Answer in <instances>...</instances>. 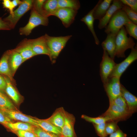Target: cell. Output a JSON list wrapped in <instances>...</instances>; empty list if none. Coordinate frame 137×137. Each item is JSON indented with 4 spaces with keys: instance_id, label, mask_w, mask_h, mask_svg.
Instances as JSON below:
<instances>
[{
    "instance_id": "1",
    "label": "cell",
    "mask_w": 137,
    "mask_h": 137,
    "mask_svg": "<svg viewBox=\"0 0 137 137\" xmlns=\"http://www.w3.org/2000/svg\"><path fill=\"white\" fill-rule=\"evenodd\" d=\"M127 33L123 26L117 34L116 38L115 56L118 58H125V51L128 49L134 48L135 44L133 39L128 37Z\"/></svg>"
},
{
    "instance_id": "2",
    "label": "cell",
    "mask_w": 137,
    "mask_h": 137,
    "mask_svg": "<svg viewBox=\"0 0 137 137\" xmlns=\"http://www.w3.org/2000/svg\"><path fill=\"white\" fill-rule=\"evenodd\" d=\"M130 21L124 11L122 9L119 10L111 18L105 27V31L107 34H111L116 35L122 27Z\"/></svg>"
},
{
    "instance_id": "3",
    "label": "cell",
    "mask_w": 137,
    "mask_h": 137,
    "mask_svg": "<svg viewBox=\"0 0 137 137\" xmlns=\"http://www.w3.org/2000/svg\"><path fill=\"white\" fill-rule=\"evenodd\" d=\"M31 8L28 23L25 26L19 29V32L21 35L28 36L36 27L40 25L46 26L48 24V18L40 14L33 6Z\"/></svg>"
},
{
    "instance_id": "4",
    "label": "cell",
    "mask_w": 137,
    "mask_h": 137,
    "mask_svg": "<svg viewBox=\"0 0 137 137\" xmlns=\"http://www.w3.org/2000/svg\"><path fill=\"white\" fill-rule=\"evenodd\" d=\"M47 46L49 49L50 57L56 58L65 46L66 43L72 36L52 37L46 34L44 35Z\"/></svg>"
},
{
    "instance_id": "5",
    "label": "cell",
    "mask_w": 137,
    "mask_h": 137,
    "mask_svg": "<svg viewBox=\"0 0 137 137\" xmlns=\"http://www.w3.org/2000/svg\"><path fill=\"white\" fill-rule=\"evenodd\" d=\"M132 115L128 110L110 102L108 109L101 115L108 118L110 121L118 122L126 120Z\"/></svg>"
},
{
    "instance_id": "6",
    "label": "cell",
    "mask_w": 137,
    "mask_h": 137,
    "mask_svg": "<svg viewBox=\"0 0 137 137\" xmlns=\"http://www.w3.org/2000/svg\"><path fill=\"white\" fill-rule=\"evenodd\" d=\"M33 2V0H31L21 1L18 7L14 11L13 15L10 14L3 19L8 23L11 29L14 28L20 18L32 8Z\"/></svg>"
},
{
    "instance_id": "7",
    "label": "cell",
    "mask_w": 137,
    "mask_h": 137,
    "mask_svg": "<svg viewBox=\"0 0 137 137\" xmlns=\"http://www.w3.org/2000/svg\"><path fill=\"white\" fill-rule=\"evenodd\" d=\"M116 64L114 60L110 57L105 50L103 49L102 60L100 66V74L104 85L107 82Z\"/></svg>"
},
{
    "instance_id": "8",
    "label": "cell",
    "mask_w": 137,
    "mask_h": 137,
    "mask_svg": "<svg viewBox=\"0 0 137 137\" xmlns=\"http://www.w3.org/2000/svg\"><path fill=\"white\" fill-rule=\"evenodd\" d=\"M137 59V46L131 49L129 56L119 63L116 64L109 78L115 77L120 78L128 67Z\"/></svg>"
},
{
    "instance_id": "9",
    "label": "cell",
    "mask_w": 137,
    "mask_h": 137,
    "mask_svg": "<svg viewBox=\"0 0 137 137\" xmlns=\"http://www.w3.org/2000/svg\"><path fill=\"white\" fill-rule=\"evenodd\" d=\"M120 79V78L115 77L109 78L106 84L104 85L109 102L121 95Z\"/></svg>"
},
{
    "instance_id": "10",
    "label": "cell",
    "mask_w": 137,
    "mask_h": 137,
    "mask_svg": "<svg viewBox=\"0 0 137 137\" xmlns=\"http://www.w3.org/2000/svg\"><path fill=\"white\" fill-rule=\"evenodd\" d=\"M77 11L66 8H59L53 14L61 21L64 26L67 28L73 23Z\"/></svg>"
},
{
    "instance_id": "11",
    "label": "cell",
    "mask_w": 137,
    "mask_h": 137,
    "mask_svg": "<svg viewBox=\"0 0 137 137\" xmlns=\"http://www.w3.org/2000/svg\"><path fill=\"white\" fill-rule=\"evenodd\" d=\"M29 40L32 49L36 55L45 54L50 57V52L44 35L35 39Z\"/></svg>"
},
{
    "instance_id": "12",
    "label": "cell",
    "mask_w": 137,
    "mask_h": 137,
    "mask_svg": "<svg viewBox=\"0 0 137 137\" xmlns=\"http://www.w3.org/2000/svg\"><path fill=\"white\" fill-rule=\"evenodd\" d=\"M1 109L11 120L19 121L20 122L28 123L36 127H39L37 124L36 118L26 115L15 109Z\"/></svg>"
},
{
    "instance_id": "13",
    "label": "cell",
    "mask_w": 137,
    "mask_h": 137,
    "mask_svg": "<svg viewBox=\"0 0 137 137\" xmlns=\"http://www.w3.org/2000/svg\"><path fill=\"white\" fill-rule=\"evenodd\" d=\"M112 3L104 16L99 21L98 27L100 29L105 28L114 13L122 9L123 4L120 0H113Z\"/></svg>"
},
{
    "instance_id": "14",
    "label": "cell",
    "mask_w": 137,
    "mask_h": 137,
    "mask_svg": "<svg viewBox=\"0 0 137 137\" xmlns=\"http://www.w3.org/2000/svg\"><path fill=\"white\" fill-rule=\"evenodd\" d=\"M64 117V124L61 129V134L64 137H77L74 129V117L65 110Z\"/></svg>"
},
{
    "instance_id": "15",
    "label": "cell",
    "mask_w": 137,
    "mask_h": 137,
    "mask_svg": "<svg viewBox=\"0 0 137 137\" xmlns=\"http://www.w3.org/2000/svg\"><path fill=\"white\" fill-rule=\"evenodd\" d=\"M121 95L124 99L127 105L128 110L132 115L137 111V98L121 84Z\"/></svg>"
},
{
    "instance_id": "16",
    "label": "cell",
    "mask_w": 137,
    "mask_h": 137,
    "mask_svg": "<svg viewBox=\"0 0 137 137\" xmlns=\"http://www.w3.org/2000/svg\"><path fill=\"white\" fill-rule=\"evenodd\" d=\"M13 50L20 54L23 62L36 55L32 49L29 39H24L19 45Z\"/></svg>"
},
{
    "instance_id": "17",
    "label": "cell",
    "mask_w": 137,
    "mask_h": 137,
    "mask_svg": "<svg viewBox=\"0 0 137 137\" xmlns=\"http://www.w3.org/2000/svg\"><path fill=\"white\" fill-rule=\"evenodd\" d=\"M112 0H99L94 7L93 16L95 20L99 21L104 16L112 3Z\"/></svg>"
},
{
    "instance_id": "18",
    "label": "cell",
    "mask_w": 137,
    "mask_h": 137,
    "mask_svg": "<svg viewBox=\"0 0 137 137\" xmlns=\"http://www.w3.org/2000/svg\"><path fill=\"white\" fill-rule=\"evenodd\" d=\"M116 36L111 34H107L106 38L101 44L103 49L105 50L110 57L114 60L115 56Z\"/></svg>"
},
{
    "instance_id": "19",
    "label": "cell",
    "mask_w": 137,
    "mask_h": 137,
    "mask_svg": "<svg viewBox=\"0 0 137 137\" xmlns=\"http://www.w3.org/2000/svg\"><path fill=\"white\" fill-rule=\"evenodd\" d=\"M64 111L62 107L58 108L50 117L46 119L55 126L62 129L64 123Z\"/></svg>"
},
{
    "instance_id": "20",
    "label": "cell",
    "mask_w": 137,
    "mask_h": 137,
    "mask_svg": "<svg viewBox=\"0 0 137 137\" xmlns=\"http://www.w3.org/2000/svg\"><path fill=\"white\" fill-rule=\"evenodd\" d=\"M94 9V7L87 14L81 19V21L84 22L87 25L93 35L95 43L98 45L100 42L95 32L94 27V22L95 19L93 16V12Z\"/></svg>"
},
{
    "instance_id": "21",
    "label": "cell",
    "mask_w": 137,
    "mask_h": 137,
    "mask_svg": "<svg viewBox=\"0 0 137 137\" xmlns=\"http://www.w3.org/2000/svg\"><path fill=\"white\" fill-rule=\"evenodd\" d=\"M9 52L10 67L13 74L15 73L20 65L24 62L22 56L18 52L14 50H9Z\"/></svg>"
},
{
    "instance_id": "22",
    "label": "cell",
    "mask_w": 137,
    "mask_h": 137,
    "mask_svg": "<svg viewBox=\"0 0 137 137\" xmlns=\"http://www.w3.org/2000/svg\"><path fill=\"white\" fill-rule=\"evenodd\" d=\"M6 127L15 132L18 130H21L28 131L33 133L36 127L28 123L19 122L10 123Z\"/></svg>"
},
{
    "instance_id": "23",
    "label": "cell",
    "mask_w": 137,
    "mask_h": 137,
    "mask_svg": "<svg viewBox=\"0 0 137 137\" xmlns=\"http://www.w3.org/2000/svg\"><path fill=\"white\" fill-rule=\"evenodd\" d=\"M9 52L7 51L4 54L0 60V74L5 75L12 80V73L8 64Z\"/></svg>"
},
{
    "instance_id": "24",
    "label": "cell",
    "mask_w": 137,
    "mask_h": 137,
    "mask_svg": "<svg viewBox=\"0 0 137 137\" xmlns=\"http://www.w3.org/2000/svg\"><path fill=\"white\" fill-rule=\"evenodd\" d=\"M36 119L38 125L42 129L58 135L61 134V129L55 126L46 119Z\"/></svg>"
},
{
    "instance_id": "25",
    "label": "cell",
    "mask_w": 137,
    "mask_h": 137,
    "mask_svg": "<svg viewBox=\"0 0 137 137\" xmlns=\"http://www.w3.org/2000/svg\"><path fill=\"white\" fill-rule=\"evenodd\" d=\"M58 8V0H46L43 7L42 15L48 18L52 15Z\"/></svg>"
},
{
    "instance_id": "26",
    "label": "cell",
    "mask_w": 137,
    "mask_h": 137,
    "mask_svg": "<svg viewBox=\"0 0 137 137\" xmlns=\"http://www.w3.org/2000/svg\"><path fill=\"white\" fill-rule=\"evenodd\" d=\"M5 79L6 83L5 88L6 93L15 103L18 104L20 100V97L19 94L10 80L7 78Z\"/></svg>"
},
{
    "instance_id": "27",
    "label": "cell",
    "mask_w": 137,
    "mask_h": 137,
    "mask_svg": "<svg viewBox=\"0 0 137 137\" xmlns=\"http://www.w3.org/2000/svg\"><path fill=\"white\" fill-rule=\"evenodd\" d=\"M59 8H66L77 11L80 7L79 1L76 0H58Z\"/></svg>"
},
{
    "instance_id": "28",
    "label": "cell",
    "mask_w": 137,
    "mask_h": 137,
    "mask_svg": "<svg viewBox=\"0 0 137 137\" xmlns=\"http://www.w3.org/2000/svg\"><path fill=\"white\" fill-rule=\"evenodd\" d=\"M81 118L87 122L96 125H98L110 121L108 118L101 115L98 117H93L85 115H82L81 116Z\"/></svg>"
},
{
    "instance_id": "29",
    "label": "cell",
    "mask_w": 137,
    "mask_h": 137,
    "mask_svg": "<svg viewBox=\"0 0 137 137\" xmlns=\"http://www.w3.org/2000/svg\"><path fill=\"white\" fill-rule=\"evenodd\" d=\"M16 108L8 98L0 91V109H16Z\"/></svg>"
},
{
    "instance_id": "30",
    "label": "cell",
    "mask_w": 137,
    "mask_h": 137,
    "mask_svg": "<svg viewBox=\"0 0 137 137\" xmlns=\"http://www.w3.org/2000/svg\"><path fill=\"white\" fill-rule=\"evenodd\" d=\"M124 26L125 28L127 34L129 35L136 40L137 39V25L131 21L130 22L126 24Z\"/></svg>"
},
{
    "instance_id": "31",
    "label": "cell",
    "mask_w": 137,
    "mask_h": 137,
    "mask_svg": "<svg viewBox=\"0 0 137 137\" xmlns=\"http://www.w3.org/2000/svg\"><path fill=\"white\" fill-rule=\"evenodd\" d=\"M122 9L126 13L129 20L134 24H137V13L132 10L128 6L123 4Z\"/></svg>"
},
{
    "instance_id": "32",
    "label": "cell",
    "mask_w": 137,
    "mask_h": 137,
    "mask_svg": "<svg viewBox=\"0 0 137 137\" xmlns=\"http://www.w3.org/2000/svg\"><path fill=\"white\" fill-rule=\"evenodd\" d=\"M118 122L116 121H111L106 123L105 130L106 134L107 136L119 129L117 125Z\"/></svg>"
},
{
    "instance_id": "33",
    "label": "cell",
    "mask_w": 137,
    "mask_h": 137,
    "mask_svg": "<svg viewBox=\"0 0 137 137\" xmlns=\"http://www.w3.org/2000/svg\"><path fill=\"white\" fill-rule=\"evenodd\" d=\"M33 133L38 137H60V135L46 131L40 127H36Z\"/></svg>"
},
{
    "instance_id": "34",
    "label": "cell",
    "mask_w": 137,
    "mask_h": 137,
    "mask_svg": "<svg viewBox=\"0 0 137 137\" xmlns=\"http://www.w3.org/2000/svg\"><path fill=\"white\" fill-rule=\"evenodd\" d=\"M106 123L98 124H93L96 133L100 137H107L105 130Z\"/></svg>"
},
{
    "instance_id": "35",
    "label": "cell",
    "mask_w": 137,
    "mask_h": 137,
    "mask_svg": "<svg viewBox=\"0 0 137 137\" xmlns=\"http://www.w3.org/2000/svg\"><path fill=\"white\" fill-rule=\"evenodd\" d=\"M110 102L113 103L119 107L128 110L127 106L126 101L121 95L117 97L112 101H109V103Z\"/></svg>"
},
{
    "instance_id": "36",
    "label": "cell",
    "mask_w": 137,
    "mask_h": 137,
    "mask_svg": "<svg viewBox=\"0 0 137 137\" xmlns=\"http://www.w3.org/2000/svg\"><path fill=\"white\" fill-rule=\"evenodd\" d=\"M46 1V0H45L33 1L32 6L39 13L42 15L43 7Z\"/></svg>"
},
{
    "instance_id": "37",
    "label": "cell",
    "mask_w": 137,
    "mask_h": 137,
    "mask_svg": "<svg viewBox=\"0 0 137 137\" xmlns=\"http://www.w3.org/2000/svg\"><path fill=\"white\" fill-rule=\"evenodd\" d=\"M120 0L123 4L128 6L134 12L137 13V0Z\"/></svg>"
},
{
    "instance_id": "38",
    "label": "cell",
    "mask_w": 137,
    "mask_h": 137,
    "mask_svg": "<svg viewBox=\"0 0 137 137\" xmlns=\"http://www.w3.org/2000/svg\"><path fill=\"white\" fill-rule=\"evenodd\" d=\"M12 122V120L10 119L0 109V123L6 127L9 123Z\"/></svg>"
},
{
    "instance_id": "39",
    "label": "cell",
    "mask_w": 137,
    "mask_h": 137,
    "mask_svg": "<svg viewBox=\"0 0 137 137\" xmlns=\"http://www.w3.org/2000/svg\"><path fill=\"white\" fill-rule=\"evenodd\" d=\"M16 132L19 137H36L37 136L34 133L28 131L20 130Z\"/></svg>"
},
{
    "instance_id": "40",
    "label": "cell",
    "mask_w": 137,
    "mask_h": 137,
    "mask_svg": "<svg viewBox=\"0 0 137 137\" xmlns=\"http://www.w3.org/2000/svg\"><path fill=\"white\" fill-rule=\"evenodd\" d=\"M4 7L8 9L10 11V14L12 15L13 14V9L14 8L13 7L11 1L9 0H4L2 3Z\"/></svg>"
},
{
    "instance_id": "41",
    "label": "cell",
    "mask_w": 137,
    "mask_h": 137,
    "mask_svg": "<svg viewBox=\"0 0 137 137\" xmlns=\"http://www.w3.org/2000/svg\"><path fill=\"white\" fill-rule=\"evenodd\" d=\"M127 135L124 133L120 129L111 134L109 137H127Z\"/></svg>"
},
{
    "instance_id": "42",
    "label": "cell",
    "mask_w": 137,
    "mask_h": 137,
    "mask_svg": "<svg viewBox=\"0 0 137 137\" xmlns=\"http://www.w3.org/2000/svg\"><path fill=\"white\" fill-rule=\"evenodd\" d=\"M11 29L8 23L0 18V30H10Z\"/></svg>"
},
{
    "instance_id": "43",
    "label": "cell",
    "mask_w": 137,
    "mask_h": 137,
    "mask_svg": "<svg viewBox=\"0 0 137 137\" xmlns=\"http://www.w3.org/2000/svg\"><path fill=\"white\" fill-rule=\"evenodd\" d=\"M6 85L5 79L0 76V90H3L5 89Z\"/></svg>"
},
{
    "instance_id": "44",
    "label": "cell",
    "mask_w": 137,
    "mask_h": 137,
    "mask_svg": "<svg viewBox=\"0 0 137 137\" xmlns=\"http://www.w3.org/2000/svg\"><path fill=\"white\" fill-rule=\"evenodd\" d=\"M12 4L15 8L18 5H20L21 2V1L19 0H13L11 1Z\"/></svg>"
},
{
    "instance_id": "45",
    "label": "cell",
    "mask_w": 137,
    "mask_h": 137,
    "mask_svg": "<svg viewBox=\"0 0 137 137\" xmlns=\"http://www.w3.org/2000/svg\"><path fill=\"white\" fill-rule=\"evenodd\" d=\"M60 137H64V136L63 135H62V134H61L60 135Z\"/></svg>"
},
{
    "instance_id": "46",
    "label": "cell",
    "mask_w": 137,
    "mask_h": 137,
    "mask_svg": "<svg viewBox=\"0 0 137 137\" xmlns=\"http://www.w3.org/2000/svg\"><path fill=\"white\" fill-rule=\"evenodd\" d=\"M36 137H37V136H36Z\"/></svg>"
},
{
    "instance_id": "47",
    "label": "cell",
    "mask_w": 137,
    "mask_h": 137,
    "mask_svg": "<svg viewBox=\"0 0 137 137\" xmlns=\"http://www.w3.org/2000/svg\"></svg>"
}]
</instances>
